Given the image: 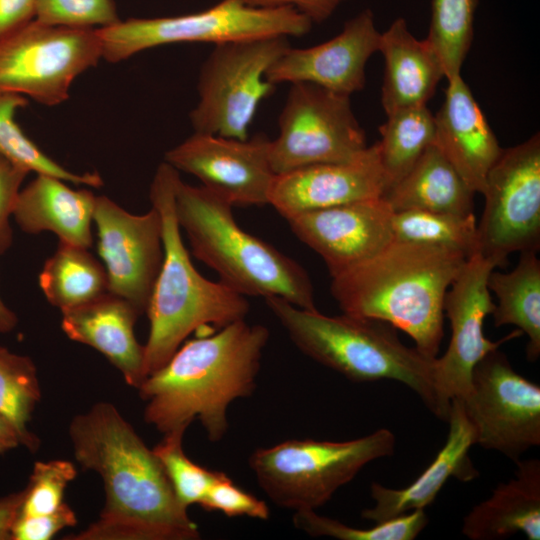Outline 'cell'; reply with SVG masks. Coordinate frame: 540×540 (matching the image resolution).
Masks as SVG:
<instances>
[{
  "label": "cell",
  "instance_id": "obj_1",
  "mask_svg": "<svg viewBox=\"0 0 540 540\" xmlns=\"http://www.w3.org/2000/svg\"><path fill=\"white\" fill-rule=\"evenodd\" d=\"M68 435L76 461L102 479L105 503L95 521L63 539H200L153 449L112 403L74 416Z\"/></svg>",
  "mask_w": 540,
  "mask_h": 540
},
{
  "label": "cell",
  "instance_id": "obj_2",
  "mask_svg": "<svg viewBox=\"0 0 540 540\" xmlns=\"http://www.w3.org/2000/svg\"><path fill=\"white\" fill-rule=\"evenodd\" d=\"M269 330L243 320L183 343L137 388L144 419L162 434L199 420L211 442L228 431L230 404L256 387Z\"/></svg>",
  "mask_w": 540,
  "mask_h": 540
},
{
  "label": "cell",
  "instance_id": "obj_3",
  "mask_svg": "<svg viewBox=\"0 0 540 540\" xmlns=\"http://www.w3.org/2000/svg\"><path fill=\"white\" fill-rule=\"evenodd\" d=\"M467 258L448 247L393 240L332 276L330 290L343 313L386 322L435 358L444 335L445 295Z\"/></svg>",
  "mask_w": 540,
  "mask_h": 540
},
{
  "label": "cell",
  "instance_id": "obj_4",
  "mask_svg": "<svg viewBox=\"0 0 540 540\" xmlns=\"http://www.w3.org/2000/svg\"><path fill=\"white\" fill-rule=\"evenodd\" d=\"M264 300L306 356L354 382H400L416 393L435 417L447 421L451 401L440 391L436 357L403 344L392 325L345 313L324 315L279 296Z\"/></svg>",
  "mask_w": 540,
  "mask_h": 540
},
{
  "label": "cell",
  "instance_id": "obj_5",
  "mask_svg": "<svg viewBox=\"0 0 540 540\" xmlns=\"http://www.w3.org/2000/svg\"><path fill=\"white\" fill-rule=\"evenodd\" d=\"M179 178V172L164 161L157 167L149 191L152 207L161 217L163 261L146 310L150 322L144 345L147 377L159 370L193 332L213 334L245 319L250 311L245 296L221 281L208 280L194 267L175 213Z\"/></svg>",
  "mask_w": 540,
  "mask_h": 540
},
{
  "label": "cell",
  "instance_id": "obj_6",
  "mask_svg": "<svg viewBox=\"0 0 540 540\" xmlns=\"http://www.w3.org/2000/svg\"><path fill=\"white\" fill-rule=\"evenodd\" d=\"M233 205L204 186L178 179L175 213L192 253L219 281L243 296H279L303 309H317L306 270L235 221Z\"/></svg>",
  "mask_w": 540,
  "mask_h": 540
},
{
  "label": "cell",
  "instance_id": "obj_7",
  "mask_svg": "<svg viewBox=\"0 0 540 540\" xmlns=\"http://www.w3.org/2000/svg\"><path fill=\"white\" fill-rule=\"evenodd\" d=\"M395 444L386 428L346 441L290 439L254 450L248 462L275 505L294 512L316 510L367 464L391 456Z\"/></svg>",
  "mask_w": 540,
  "mask_h": 540
},
{
  "label": "cell",
  "instance_id": "obj_8",
  "mask_svg": "<svg viewBox=\"0 0 540 540\" xmlns=\"http://www.w3.org/2000/svg\"><path fill=\"white\" fill-rule=\"evenodd\" d=\"M312 22L289 7H254L242 0H221L195 13L130 18L98 29L102 59L118 63L144 50L168 44L224 42L264 37H302Z\"/></svg>",
  "mask_w": 540,
  "mask_h": 540
},
{
  "label": "cell",
  "instance_id": "obj_9",
  "mask_svg": "<svg viewBox=\"0 0 540 540\" xmlns=\"http://www.w3.org/2000/svg\"><path fill=\"white\" fill-rule=\"evenodd\" d=\"M290 47L284 36L214 45L199 72L194 132L247 139L260 103L275 90L266 72Z\"/></svg>",
  "mask_w": 540,
  "mask_h": 540
},
{
  "label": "cell",
  "instance_id": "obj_10",
  "mask_svg": "<svg viewBox=\"0 0 540 540\" xmlns=\"http://www.w3.org/2000/svg\"><path fill=\"white\" fill-rule=\"evenodd\" d=\"M102 59L98 29L52 26L31 20L0 38V91L46 106L69 98L74 80Z\"/></svg>",
  "mask_w": 540,
  "mask_h": 540
},
{
  "label": "cell",
  "instance_id": "obj_11",
  "mask_svg": "<svg viewBox=\"0 0 540 540\" xmlns=\"http://www.w3.org/2000/svg\"><path fill=\"white\" fill-rule=\"evenodd\" d=\"M278 128V136L269 142L276 175L318 163L348 161L368 147L350 96L307 82L290 85Z\"/></svg>",
  "mask_w": 540,
  "mask_h": 540
},
{
  "label": "cell",
  "instance_id": "obj_12",
  "mask_svg": "<svg viewBox=\"0 0 540 540\" xmlns=\"http://www.w3.org/2000/svg\"><path fill=\"white\" fill-rule=\"evenodd\" d=\"M477 253L497 267L513 252L540 248V135L503 149L489 170Z\"/></svg>",
  "mask_w": 540,
  "mask_h": 540
},
{
  "label": "cell",
  "instance_id": "obj_13",
  "mask_svg": "<svg viewBox=\"0 0 540 540\" xmlns=\"http://www.w3.org/2000/svg\"><path fill=\"white\" fill-rule=\"evenodd\" d=\"M461 400L482 448L516 462L540 445V387L516 372L499 348L475 365Z\"/></svg>",
  "mask_w": 540,
  "mask_h": 540
},
{
  "label": "cell",
  "instance_id": "obj_14",
  "mask_svg": "<svg viewBox=\"0 0 540 540\" xmlns=\"http://www.w3.org/2000/svg\"><path fill=\"white\" fill-rule=\"evenodd\" d=\"M93 222L107 291L131 303L142 315L163 261L162 223L152 207L136 215L107 196H96Z\"/></svg>",
  "mask_w": 540,
  "mask_h": 540
},
{
  "label": "cell",
  "instance_id": "obj_15",
  "mask_svg": "<svg viewBox=\"0 0 540 540\" xmlns=\"http://www.w3.org/2000/svg\"><path fill=\"white\" fill-rule=\"evenodd\" d=\"M270 139L196 133L165 153L164 161L198 178L202 186L233 206L268 204L276 174L269 159Z\"/></svg>",
  "mask_w": 540,
  "mask_h": 540
},
{
  "label": "cell",
  "instance_id": "obj_16",
  "mask_svg": "<svg viewBox=\"0 0 540 540\" xmlns=\"http://www.w3.org/2000/svg\"><path fill=\"white\" fill-rule=\"evenodd\" d=\"M496 267L479 253L471 255L445 295L444 313L450 321L451 339L446 352L436 357V372L440 391L449 401L468 395L473 368L486 354L522 335L519 329L498 341L484 335V320L495 307L487 278Z\"/></svg>",
  "mask_w": 540,
  "mask_h": 540
},
{
  "label": "cell",
  "instance_id": "obj_17",
  "mask_svg": "<svg viewBox=\"0 0 540 540\" xmlns=\"http://www.w3.org/2000/svg\"><path fill=\"white\" fill-rule=\"evenodd\" d=\"M393 210L383 197L307 211L286 218L293 234L335 276L373 257L393 241Z\"/></svg>",
  "mask_w": 540,
  "mask_h": 540
},
{
  "label": "cell",
  "instance_id": "obj_18",
  "mask_svg": "<svg viewBox=\"0 0 540 540\" xmlns=\"http://www.w3.org/2000/svg\"><path fill=\"white\" fill-rule=\"evenodd\" d=\"M381 33L365 9L345 22L339 34L308 48L290 47L266 72L273 85L307 82L351 96L365 85V68L378 51Z\"/></svg>",
  "mask_w": 540,
  "mask_h": 540
},
{
  "label": "cell",
  "instance_id": "obj_19",
  "mask_svg": "<svg viewBox=\"0 0 540 540\" xmlns=\"http://www.w3.org/2000/svg\"><path fill=\"white\" fill-rule=\"evenodd\" d=\"M388 189L378 142L343 162L318 163L275 176L268 204L293 215L383 197Z\"/></svg>",
  "mask_w": 540,
  "mask_h": 540
},
{
  "label": "cell",
  "instance_id": "obj_20",
  "mask_svg": "<svg viewBox=\"0 0 540 540\" xmlns=\"http://www.w3.org/2000/svg\"><path fill=\"white\" fill-rule=\"evenodd\" d=\"M445 444L430 465L408 486L395 489L373 482L370 487L374 505L361 517L375 523L425 509L433 503L449 478L472 481L479 476L468 453L476 442L475 429L460 398L451 399Z\"/></svg>",
  "mask_w": 540,
  "mask_h": 540
},
{
  "label": "cell",
  "instance_id": "obj_21",
  "mask_svg": "<svg viewBox=\"0 0 540 540\" xmlns=\"http://www.w3.org/2000/svg\"><path fill=\"white\" fill-rule=\"evenodd\" d=\"M447 82L444 101L434 115V144L469 188L482 194L503 148L461 74Z\"/></svg>",
  "mask_w": 540,
  "mask_h": 540
},
{
  "label": "cell",
  "instance_id": "obj_22",
  "mask_svg": "<svg viewBox=\"0 0 540 540\" xmlns=\"http://www.w3.org/2000/svg\"><path fill=\"white\" fill-rule=\"evenodd\" d=\"M141 314L125 299L109 292L79 307L62 312L61 328L68 338L102 353L138 388L146 379L145 347L135 336Z\"/></svg>",
  "mask_w": 540,
  "mask_h": 540
},
{
  "label": "cell",
  "instance_id": "obj_23",
  "mask_svg": "<svg viewBox=\"0 0 540 540\" xmlns=\"http://www.w3.org/2000/svg\"><path fill=\"white\" fill-rule=\"evenodd\" d=\"M378 52L384 59L381 103L386 115L426 105L445 77L435 50L426 39L414 37L402 17L381 33Z\"/></svg>",
  "mask_w": 540,
  "mask_h": 540
},
{
  "label": "cell",
  "instance_id": "obj_24",
  "mask_svg": "<svg viewBox=\"0 0 540 540\" xmlns=\"http://www.w3.org/2000/svg\"><path fill=\"white\" fill-rule=\"evenodd\" d=\"M515 463L514 476L464 517L462 533L470 540H503L520 532L540 540V461Z\"/></svg>",
  "mask_w": 540,
  "mask_h": 540
},
{
  "label": "cell",
  "instance_id": "obj_25",
  "mask_svg": "<svg viewBox=\"0 0 540 540\" xmlns=\"http://www.w3.org/2000/svg\"><path fill=\"white\" fill-rule=\"evenodd\" d=\"M96 195L89 189H72L65 181L37 174L21 189L13 217L26 233L53 232L69 244L90 248Z\"/></svg>",
  "mask_w": 540,
  "mask_h": 540
},
{
  "label": "cell",
  "instance_id": "obj_26",
  "mask_svg": "<svg viewBox=\"0 0 540 540\" xmlns=\"http://www.w3.org/2000/svg\"><path fill=\"white\" fill-rule=\"evenodd\" d=\"M474 194L432 143L383 198L393 211L417 209L466 216L474 213Z\"/></svg>",
  "mask_w": 540,
  "mask_h": 540
},
{
  "label": "cell",
  "instance_id": "obj_27",
  "mask_svg": "<svg viewBox=\"0 0 540 540\" xmlns=\"http://www.w3.org/2000/svg\"><path fill=\"white\" fill-rule=\"evenodd\" d=\"M535 251H522L516 267L507 273L492 270L487 287L498 299L492 312L495 327L514 325L528 342L526 357L540 356V260Z\"/></svg>",
  "mask_w": 540,
  "mask_h": 540
},
{
  "label": "cell",
  "instance_id": "obj_28",
  "mask_svg": "<svg viewBox=\"0 0 540 540\" xmlns=\"http://www.w3.org/2000/svg\"><path fill=\"white\" fill-rule=\"evenodd\" d=\"M47 301L61 312L84 305L107 291L104 266L88 249L59 241L39 274Z\"/></svg>",
  "mask_w": 540,
  "mask_h": 540
},
{
  "label": "cell",
  "instance_id": "obj_29",
  "mask_svg": "<svg viewBox=\"0 0 540 540\" xmlns=\"http://www.w3.org/2000/svg\"><path fill=\"white\" fill-rule=\"evenodd\" d=\"M379 132V157L388 191L434 143V115L426 105L402 109L387 115Z\"/></svg>",
  "mask_w": 540,
  "mask_h": 540
},
{
  "label": "cell",
  "instance_id": "obj_30",
  "mask_svg": "<svg viewBox=\"0 0 540 540\" xmlns=\"http://www.w3.org/2000/svg\"><path fill=\"white\" fill-rule=\"evenodd\" d=\"M26 97L0 91V155L36 174L57 177L65 182L88 187L103 185L96 172L84 174L67 170L46 155L20 128L15 120L16 111L27 105Z\"/></svg>",
  "mask_w": 540,
  "mask_h": 540
},
{
  "label": "cell",
  "instance_id": "obj_31",
  "mask_svg": "<svg viewBox=\"0 0 540 540\" xmlns=\"http://www.w3.org/2000/svg\"><path fill=\"white\" fill-rule=\"evenodd\" d=\"M393 240L448 247L467 257L477 253V223L474 213L466 216L426 210L394 211Z\"/></svg>",
  "mask_w": 540,
  "mask_h": 540
},
{
  "label": "cell",
  "instance_id": "obj_32",
  "mask_svg": "<svg viewBox=\"0 0 540 540\" xmlns=\"http://www.w3.org/2000/svg\"><path fill=\"white\" fill-rule=\"evenodd\" d=\"M40 399V383L32 359L0 346V413L14 425L22 446L30 451H36L40 443L28 428Z\"/></svg>",
  "mask_w": 540,
  "mask_h": 540
},
{
  "label": "cell",
  "instance_id": "obj_33",
  "mask_svg": "<svg viewBox=\"0 0 540 540\" xmlns=\"http://www.w3.org/2000/svg\"><path fill=\"white\" fill-rule=\"evenodd\" d=\"M477 0H432L426 40L437 53L447 80L460 75L471 47Z\"/></svg>",
  "mask_w": 540,
  "mask_h": 540
},
{
  "label": "cell",
  "instance_id": "obj_34",
  "mask_svg": "<svg viewBox=\"0 0 540 540\" xmlns=\"http://www.w3.org/2000/svg\"><path fill=\"white\" fill-rule=\"evenodd\" d=\"M294 526L312 537L339 540H414L427 526L429 519L423 509L376 523L370 528H355L336 519L319 515L315 510L295 511Z\"/></svg>",
  "mask_w": 540,
  "mask_h": 540
},
{
  "label": "cell",
  "instance_id": "obj_35",
  "mask_svg": "<svg viewBox=\"0 0 540 540\" xmlns=\"http://www.w3.org/2000/svg\"><path fill=\"white\" fill-rule=\"evenodd\" d=\"M186 430L178 429L163 434L153 448L179 502L188 508L199 505L221 471L208 470L193 462L184 452Z\"/></svg>",
  "mask_w": 540,
  "mask_h": 540
},
{
  "label": "cell",
  "instance_id": "obj_36",
  "mask_svg": "<svg viewBox=\"0 0 540 540\" xmlns=\"http://www.w3.org/2000/svg\"><path fill=\"white\" fill-rule=\"evenodd\" d=\"M75 465L68 460L36 461L29 476L19 515H40L58 509L64 502V491L75 479Z\"/></svg>",
  "mask_w": 540,
  "mask_h": 540
},
{
  "label": "cell",
  "instance_id": "obj_37",
  "mask_svg": "<svg viewBox=\"0 0 540 540\" xmlns=\"http://www.w3.org/2000/svg\"><path fill=\"white\" fill-rule=\"evenodd\" d=\"M34 19L80 29H101L121 21L114 0H35Z\"/></svg>",
  "mask_w": 540,
  "mask_h": 540
},
{
  "label": "cell",
  "instance_id": "obj_38",
  "mask_svg": "<svg viewBox=\"0 0 540 540\" xmlns=\"http://www.w3.org/2000/svg\"><path fill=\"white\" fill-rule=\"evenodd\" d=\"M199 505L207 511H217L228 517L268 520L270 516L265 501L235 485L223 472L211 484Z\"/></svg>",
  "mask_w": 540,
  "mask_h": 540
},
{
  "label": "cell",
  "instance_id": "obj_39",
  "mask_svg": "<svg viewBox=\"0 0 540 540\" xmlns=\"http://www.w3.org/2000/svg\"><path fill=\"white\" fill-rule=\"evenodd\" d=\"M77 524L75 511L66 503L53 512L18 515L11 530V540H49L61 530Z\"/></svg>",
  "mask_w": 540,
  "mask_h": 540
},
{
  "label": "cell",
  "instance_id": "obj_40",
  "mask_svg": "<svg viewBox=\"0 0 540 540\" xmlns=\"http://www.w3.org/2000/svg\"><path fill=\"white\" fill-rule=\"evenodd\" d=\"M28 173L25 168L0 155V255L12 245L10 217L13 216L21 185Z\"/></svg>",
  "mask_w": 540,
  "mask_h": 540
},
{
  "label": "cell",
  "instance_id": "obj_41",
  "mask_svg": "<svg viewBox=\"0 0 540 540\" xmlns=\"http://www.w3.org/2000/svg\"><path fill=\"white\" fill-rule=\"evenodd\" d=\"M244 3L263 8L289 7L306 16L312 23L327 20L346 0H242Z\"/></svg>",
  "mask_w": 540,
  "mask_h": 540
},
{
  "label": "cell",
  "instance_id": "obj_42",
  "mask_svg": "<svg viewBox=\"0 0 540 540\" xmlns=\"http://www.w3.org/2000/svg\"><path fill=\"white\" fill-rule=\"evenodd\" d=\"M35 0H0V38L34 19Z\"/></svg>",
  "mask_w": 540,
  "mask_h": 540
},
{
  "label": "cell",
  "instance_id": "obj_43",
  "mask_svg": "<svg viewBox=\"0 0 540 540\" xmlns=\"http://www.w3.org/2000/svg\"><path fill=\"white\" fill-rule=\"evenodd\" d=\"M24 490L0 496V540H11V530L23 501Z\"/></svg>",
  "mask_w": 540,
  "mask_h": 540
},
{
  "label": "cell",
  "instance_id": "obj_44",
  "mask_svg": "<svg viewBox=\"0 0 540 540\" xmlns=\"http://www.w3.org/2000/svg\"><path fill=\"white\" fill-rule=\"evenodd\" d=\"M19 446H22V441L17 429L0 413V454Z\"/></svg>",
  "mask_w": 540,
  "mask_h": 540
},
{
  "label": "cell",
  "instance_id": "obj_45",
  "mask_svg": "<svg viewBox=\"0 0 540 540\" xmlns=\"http://www.w3.org/2000/svg\"><path fill=\"white\" fill-rule=\"evenodd\" d=\"M16 314L4 303L0 297V334L11 332L17 325Z\"/></svg>",
  "mask_w": 540,
  "mask_h": 540
}]
</instances>
